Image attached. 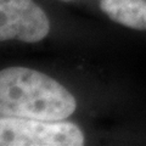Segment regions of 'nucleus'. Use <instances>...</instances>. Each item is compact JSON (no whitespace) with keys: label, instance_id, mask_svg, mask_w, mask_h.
<instances>
[{"label":"nucleus","instance_id":"f03ea898","mask_svg":"<svg viewBox=\"0 0 146 146\" xmlns=\"http://www.w3.org/2000/svg\"><path fill=\"white\" fill-rule=\"evenodd\" d=\"M84 143L83 131L73 122L0 118L1 146H82Z\"/></svg>","mask_w":146,"mask_h":146},{"label":"nucleus","instance_id":"20e7f679","mask_svg":"<svg viewBox=\"0 0 146 146\" xmlns=\"http://www.w3.org/2000/svg\"><path fill=\"white\" fill-rule=\"evenodd\" d=\"M100 9L117 23L146 31V0H100Z\"/></svg>","mask_w":146,"mask_h":146},{"label":"nucleus","instance_id":"39448f33","mask_svg":"<svg viewBox=\"0 0 146 146\" xmlns=\"http://www.w3.org/2000/svg\"><path fill=\"white\" fill-rule=\"evenodd\" d=\"M63 1H70V0H63Z\"/></svg>","mask_w":146,"mask_h":146},{"label":"nucleus","instance_id":"7ed1b4c3","mask_svg":"<svg viewBox=\"0 0 146 146\" xmlns=\"http://www.w3.org/2000/svg\"><path fill=\"white\" fill-rule=\"evenodd\" d=\"M50 32L46 13L33 0H0V40L38 43Z\"/></svg>","mask_w":146,"mask_h":146},{"label":"nucleus","instance_id":"f257e3e1","mask_svg":"<svg viewBox=\"0 0 146 146\" xmlns=\"http://www.w3.org/2000/svg\"><path fill=\"white\" fill-rule=\"evenodd\" d=\"M77 108L74 96L61 83L28 67L0 72V115L42 121H62Z\"/></svg>","mask_w":146,"mask_h":146}]
</instances>
